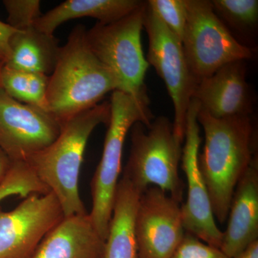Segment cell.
I'll use <instances>...</instances> for the list:
<instances>
[{"label":"cell","instance_id":"9a60e30c","mask_svg":"<svg viewBox=\"0 0 258 258\" xmlns=\"http://www.w3.org/2000/svg\"><path fill=\"white\" fill-rule=\"evenodd\" d=\"M105 245L87 212L64 217L30 258H105Z\"/></svg>","mask_w":258,"mask_h":258},{"label":"cell","instance_id":"d4e9b609","mask_svg":"<svg viewBox=\"0 0 258 258\" xmlns=\"http://www.w3.org/2000/svg\"><path fill=\"white\" fill-rule=\"evenodd\" d=\"M17 31L9 24L0 20V66H4L9 59L10 40Z\"/></svg>","mask_w":258,"mask_h":258},{"label":"cell","instance_id":"52a82bcc","mask_svg":"<svg viewBox=\"0 0 258 258\" xmlns=\"http://www.w3.org/2000/svg\"><path fill=\"white\" fill-rule=\"evenodd\" d=\"M185 1L187 18L181 43L198 83L225 64L253 57L252 49L241 44L215 14L211 1Z\"/></svg>","mask_w":258,"mask_h":258},{"label":"cell","instance_id":"484cf974","mask_svg":"<svg viewBox=\"0 0 258 258\" xmlns=\"http://www.w3.org/2000/svg\"><path fill=\"white\" fill-rule=\"evenodd\" d=\"M12 161L10 160L5 153L0 149V182L5 179L10 166H11Z\"/></svg>","mask_w":258,"mask_h":258},{"label":"cell","instance_id":"ba28073f","mask_svg":"<svg viewBox=\"0 0 258 258\" xmlns=\"http://www.w3.org/2000/svg\"><path fill=\"white\" fill-rule=\"evenodd\" d=\"M144 28L149 38L148 63L165 83L174 106V134L183 143L188 109L198 81L190 70L182 43L152 11L147 1Z\"/></svg>","mask_w":258,"mask_h":258},{"label":"cell","instance_id":"277c9868","mask_svg":"<svg viewBox=\"0 0 258 258\" xmlns=\"http://www.w3.org/2000/svg\"><path fill=\"white\" fill-rule=\"evenodd\" d=\"M131 141L123 177L141 194L157 186L181 204L184 189L179 174L182 143L174 134L172 122L163 115L149 125L137 122L131 128Z\"/></svg>","mask_w":258,"mask_h":258},{"label":"cell","instance_id":"5bb4252c","mask_svg":"<svg viewBox=\"0 0 258 258\" xmlns=\"http://www.w3.org/2000/svg\"><path fill=\"white\" fill-rule=\"evenodd\" d=\"M220 249L235 258L258 240V162L256 156L234 191Z\"/></svg>","mask_w":258,"mask_h":258},{"label":"cell","instance_id":"d6986e66","mask_svg":"<svg viewBox=\"0 0 258 258\" xmlns=\"http://www.w3.org/2000/svg\"><path fill=\"white\" fill-rule=\"evenodd\" d=\"M48 77L43 74L17 71L3 66L0 71V88L20 103L48 111Z\"/></svg>","mask_w":258,"mask_h":258},{"label":"cell","instance_id":"e0dca14e","mask_svg":"<svg viewBox=\"0 0 258 258\" xmlns=\"http://www.w3.org/2000/svg\"><path fill=\"white\" fill-rule=\"evenodd\" d=\"M140 0H67L38 19L35 28L49 35L62 23L74 19L92 18L98 23L118 21L142 7Z\"/></svg>","mask_w":258,"mask_h":258},{"label":"cell","instance_id":"3957f363","mask_svg":"<svg viewBox=\"0 0 258 258\" xmlns=\"http://www.w3.org/2000/svg\"><path fill=\"white\" fill-rule=\"evenodd\" d=\"M110 102H103L62 125L49 147L25 161L58 200L64 217L87 213L79 194V175L88 139L98 125L108 124Z\"/></svg>","mask_w":258,"mask_h":258},{"label":"cell","instance_id":"8992f818","mask_svg":"<svg viewBox=\"0 0 258 258\" xmlns=\"http://www.w3.org/2000/svg\"><path fill=\"white\" fill-rule=\"evenodd\" d=\"M147 2L113 23H97L86 30V41L97 58L108 68L119 83L120 91L139 101L149 102L144 83L149 69L142 44Z\"/></svg>","mask_w":258,"mask_h":258},{"label":"cell","instance_id":"4fadbf2b","mask_svg":"<svg viewBox=\"0 0 258 258\" xmlns=\"http://www.w3.org/2000/svg\"><path fill=\"white\" fill-rule=\"evenodd\" d=\"M246 73L245 61L225 64L199 82L193 98L200 103V109L214 118L250 115L254 101Z\"/></svg>","mask_w":258,"mask_h":258},{"label":"cell","instance_id":"ac0fdd59","mask_svg":"<svg viewBox=\"0 0 258 258\" xmlns=\"http://www.w3.org/2000/svg\"><path fill=\"white\" fill-rule=\"evenodd\" d=\"M10 55L5 67L50 76L60 53L58 40L35 27L17 31L10 42Z\"/></svg>","mask_w":258,"mask_h":258},{"label":"cell","instance_id":"83f0119b","mask_svg":"<svg viewBox=\"0 0 258 258\" xmlns=\"http://www.w3.org/2000/svg\"><path fill=\"white\" fill-rule=\"evenodd\" d=\"M3 66H0V71H1L2 68H3Z\"/></svg>","mask_w":258,"mask_h":258},{"label":"cell","instance_id":"9c48e42d","mask_svg":"<svg viewBox=\"0 0 258 258\" xmlns=\"http://www.w3.org/2000/svg\"><path fill=\"white\" fill-rule=\"evenodd\" d=\"M64 217L51 191L32 194L12 211L0 208V258H30Z\"/></svg>","mask_w":258,"mask_h":258},{"label":"cell","instance_id":"44dd1931","mask_svg":"<svg viewBox=\"0 0 258 258\" xmlns=\"http://www.w3.org/2000/svg\"><path fill=\"white\" fill-rule=\"evenodd\" d=\"M49 191L26 162L12 161L9 171L0 182V202L12 195L25 198L32 194L43 195Z\"/></svg>","mask_w":258,"mask_h":258},{"label":"cell","instance_id":"6da1fadb","mask_svg":"<svg viewBox=\"0 0 258 258\" xmlns=\"http://www.w3.org/2000/svg\"><path fill=\"white\" fill-rule=\"evenodd\" d=\"M205 132L198 164L208 189L214 216L224 224L234 191L255 156V130L250 115L214 118L200 109Z\"/></svg>","mask_w":258,"mask_h":258},{"label":"cell","instance_id":"603a6c76","mask_svg":"<svg viewBox=\"0 0 258 258\" xmlns=\"http://www.w3.org/2000/svg\"><path fill=\"white\" fill-rule=\"evenodd\" d=\"M8 23L12 28L21 31L35 27L42 16L39 0H5Z\"/></svg>","mask_w":258,"mask_h":258},{"label":"cell","instance_id":"cb8c5ba5","mask_svg":"<svg viewBox=\"0 0 258 258\" xmlns=\"http://www.w3.org/2000/svg\"><path fill=\"white\" fill-rule=\"evenodd\" d=\"M170 258H230L220 250L185 232L183 240Z\"/></svg>","mask_w":258,"mask_h":258},{"label":"cell","instance_id":"7a4b0ae2","mask_svg":"<svg viewBox=\"0 0 258 258\" xmlns=\"http://www.w3.org/2000/svg\"><path fill=\"white\" fill-rule=\"evenodd\" d=\"M86 34L82 25L73 29L48 77L47 108L61 125L120 90L114 75L90 49Z\"/></svg>","mask_w":258,"mask_h":258},{"label":"cell","instance_id":"7c38bea8","mask_svg":"<svg viewBox=\"0 0 258 258\" xmlns=\"http://www.w3.org/2000/svg\"><path fill=\"white\" fill-rule=\"evenodd\" d=\"M134 229L138 258H170L185 235L181 205L149 186L139 198Z\"/></svg>","mask_w":258,"mask_h":258},{"label":"cell","instance_id":"30bf717a","mask_svg":"<svg viewBox=\"0 0 258 258\" xmlns=\"http://www.w3.org/2000/svg\"><path fill=\"white\" fill-rule=\"evenodd\" d=\"M200 109V103L192 98L186 116V142L181 157V166L187 183V198L181 205V217L186 232L209 245L220 248L223 232L217 227L208 189L199 167V148L201 143L198 120Z\"/></svg>","mask_w":258,"mask_h":258},{"label":"cell","instance_id":"7402d4cb","mask_svg":"<svg viewBox=\"0 0 258 258\" xmlns=\"http://www.w3.org/2000/svg\"><path fill=\"white\" fill-rule=\"evenodd\" d=\"M148 5L166 28L182 41L187 10L185 0H149Z\"/></svg>","mask_w":258,"mask_h":258},{"label":"cell","instance_id":"4316f807","mask_svg":"<svg viewBox=\"0 0 258 258\" xmlns=\"http://www.w3.org/2000/svg\"><path fill=\"white\" fill-rule=\"evenodd\" d=\"M235 258H258V240L251 244Z\"/></svg>","mask_w":258,"mask_h":258},{"label":"cell","instance_id":"8fae6325","mask_svg":"<svg viewBox=\"0 0 258 258\" xmlns=\"http://www.w3.org/2000/svg\"><path fill=\"white\" fill-rule=\"evenodd\" d=\"M61 128L50 112L20 103L0 88V149L11 161H25L49 147Z\"/></svg>","mask_w":258,"mask_h":258},{"label":"cell","instance_id":"5b68a950","mask_svg":"<svg viewBox=\"0 0 258 258\" xmlns=\"http://www.w3.org/2000/svg\"><path fill=\"white\" fill-rule=\"evenodd\" d=\"M150 103L139 101L120 91L112 92L111 116L103 154L91 181L92 209L89 215L100 235L106 240L113 212L115 190L121 171L123 145L127 134L137 122L149 125L154 116Z\"/></svg>","mask_w":258,"mask_h":258},{"label":"cell","instance_id":"ffe728a7","mask_svg":"<svg viewBox=\"0 0 258 258\" xmlns=\"http://www.w3.org/2000/svg\"><path fill=\"white\" fill-rule=\"evenodd\" d=\"M212 8L226 27L250 40L258 25L257 0H213Z\"/></svg>","mask_w":258,"mask_h":258},{"label":"cell","instance_id":"2e32d148","mask_svg":"<svg viewBox=\"0 0 258 258\" xmlns=\"http://www.w3.org/2000/svg\"><path fill=\"white\" fill-rule=\"evenodd\" d=\"M141 195L128 179L122 177L118 181L105 245V258H138L134 222Z\"/></svg>","mask_w":258,"mask_h":258}]
</instances>
